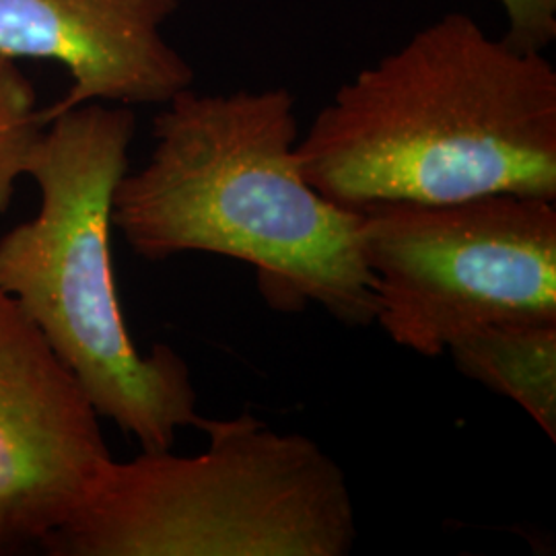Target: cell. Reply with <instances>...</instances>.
<instances>
[{"instance_id":"8","label":"cell","mask_w":556,"mask_h":556,"mask_svg":"<svg viewBox=\"0 0 556 556\" xmlns=\"http://www.w3.org/2000/svg\"><path fill=\"white\" fill-rule=\"evenodd\" d=\"M457 371L519 404L556 441V319L507 321L457 338Z\"/></svg>"},{"instance_id":"1","label":"cell","mask_w":556,"mask_h":556,"mask_svg":"<svg viewBox=\"0 0 556 556\" xmlns=\"http://www.w3.org/2000/svg\"><path fill=\"white\" fill-rule=\"evenodd\" d=\"M346 208L519 194L556 202V71L540 50L445 13L338 87L298 142Z\"/></svg>"},{"instance_id":"9","label":"cell","mask_w":556,"mask_h":556,"mask_svg":"<svg viewBox=\"0 0 556 556\" xmlns=\"http://www.w3.org/2000/svg\"><path fill=\"white\" fill-rule=\"evenodd\" d=\"M40 110L34 83L15 60L0 56V215L11 208L46 128Z\"/></svg>"},{"instance_id":"5","label":"cell","mask_w":556,"mask_h":556,"mask_svg":"<svg viewBox=\"0 0 556 556\" xmlns=\"http://www.w3.org/2000/svg\"><path fill=\"white\" fill-rule=\"evenodd\" d=\"M361 211L376 324L422 357L507 321L556 319V202L489 194Z\"/></svg>"},{"instance_id":"6","label":"cell","mask_w":556,"mask_h":556,"mask_svg":"<svg viewBox=\"0 0 556 556\" xmlns=\"http://www.w3.org/2000/svg\"><path fill=\"white\" fill-rule=\"evenodd\" d=\"M112 459L79 381L0 289V556L40 548Z\"/></svg>"},{"instance_id":"2","label":"cell","mask_w":556,"mask_h":556,"mask_svg":"<svg viewBox=\"0 0 556 556\" xmlns=\"http://www.w3.org/2000/svg\"><path fill=\"white\" fill-rule=\"evenodd\" d=\"M147 163L119 179L112 227L140 258L188 252L239 260L280 314L319 305L346 326L376 324L361 256V211L321 197L298 160L295 98L287 87L199 93L153 119Z\"/></svg>"},{"instance_id":"10","label":"cell","mask_w":556,"mask_h":556,"mask_svg":"<svg viewBox=\"0 0 556 556\" xmlns=\"http://www.w3.org/2000/svg\"><path fill=\"white\" fill-rule=\"evenodd\" d=\"M507 15V40L544 52L556 38V0H497Z\"/></svg>"},{"instance_id":"4","label":"cell","mask_w":556,"mask_h":556,"mask_svg":"<svg viewBox=\"0 0 556 556\" xmlns=\"http://www.w3.org/2000/svg\"><path fill=\"white\" fill-rule=\"evenodd\" d=\"M208 447L110 462L50 556H346L357 509L337 459L254 415L202 418Z\"/></svg>"},{"instance_id":"7","label":"cell","mask_w":556,"mask_h":556,"mask_svg":"<svg viewBox=\"0 0 556 556\" xmlns=\"http://www.w3.org/2000/svg\"><path fill=\"white\" fill-rule=\"evenodd\" d=\"M181 0H0V56L54 60L71 75L43 126L85 103L165 105L194 68L163 38Z\"/></svg>"},{"instance_id":"3","label":"cell","mask_w":556,"mask_h":556,"mask_svg":"<svg viewBox=\"0 0 556 556\" xmlns=\"http://www.w3.org/2000/svg\"><path fill=\"white\" fill-rule=\"evenodd\" d=\"M137 116L85 103L50 119L27 165L40 211L0 238V289L79 381L100 418L144 452L174 450L199 427L186 361L167 344L142 353L126 328L112 264V204L128 172Z\"/></svg>"}]
</instances>
